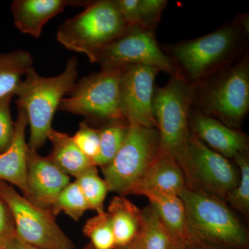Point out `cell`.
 <instances>
[{"instance_id":"1","label":"cell","mask_w":249,"mask_h":249,"mask_svg":"<svg viewBox=\"0 0 249 249\" xmlns=\"http://www.w3.org/2000/svg\"><path fill=\"white\" fill-rule=\"evenodd\" d=\"M78 78V61L75 57L67 60L65 70L58 76H41L34 68L25 74L18 85L15 96L18 107L27 114L30 127L28 147L31 150L42 148L52 130V121L63 96L70 93Z\"/></svg>"},{"instance_id":"2","label":"cell","mask_w":249,"mask_h":249,"mask_svg":"<svg viewBox=\"0 0 249 249\" xmlns=\"http://www.w3.org/2000/svg\"><path fill=\"white\" fill-rule=\"evenodd\" d=\"M195 89L180 75L155 90L153 109L160 147L177 160L189 185L188 142L189 114Z\"/></svg>"},{"instance_id":"3","label":"cell","mask_w":249,"mask_h":249,"mask_svg":"<svg viewBox=\"0 0 249 249\" xmlns=\"http://www.w3.org/2000/svg\"><path fill=\"white\" fill-rule=\"evenodd\" d=\"M178 196L184 204L187 229L193 244L206 240L242 247L248 243L245 227L222 202L187 187Z\"/></svg>"},{"instance_id":"4","label":"cell","mask_w":249,"mask_h":249,"mask_svg":"<svg viewBox=\"0 0 249 249\" xmlns=\"http://www.w3.org/2000/svg\"><path fill=\"white\" fill-rule=\"evenodd\" d=\"M113 0L90 3L75 17L59 27L56 39L69 50L88 58L128 29Z\"/></svg>"},{"instance_id":"5","label":"cell","mask_w":249,"mask_h":249,"mask_svg":"<svg viewBox=\"0 0 249 249\" xmlns=\"http://www.w3.org/2000/svg\"><path fill=\"white\" fill-rule=\"evenodd\" d=\"M160 146L158 129L129 124L120 150L101 168L108 191L119 196L132 194Z\"/></svg>"},{"instance_id":"6","label":"cell","mask_w":249,"mask_h":249,"mask_svg":"<svg viewBox=\"0 0 249 249\" xmlns=\"http://www.w3.org/2000/svg\"><path fill=\"white\" fill-rule=\"evenodd\" d=\"M121 70H101L80 78L58 109L106 124L126 121L121 103Z\"/></svg>"},{"instance_id":"7","label":"cell","mask_w":249,"mask_h":249,"mask_svg":"<svg viewBox=\"0 0 249 249\" xmlns=\"http://www.w3.org/2000/svg\"><path fill=\"white\" fill-rule=\"evenodd\" d=\"M0 197L11 211L16 235L26 243L40 249H75L51 210L31 204L14 186L1 180Z\"/></svg>"},{"instance_id":"8","label":"cell","mask_w":249,"mask_h":249,"mask_svg":"<svg viewBox=\"0 0 249 249\" xmlns=\"http://www.w3.org/2000/svg\"><path fill=\"white\" fill-rule=\"evenodd\" d=\"M89 60L99 64L101 70L142 65L155 67L173 76L178 74L173 60L160 48L152 30L140 27L128 28L122 35L95 52Z\"/></svg>"},{"instance_id":"9","label":"cell","mask_w":249,"mask_h":249,"mask_svg":"<svg viewBox=\"0 0 249 249\" xmlns=\"http://www.w3.org/2000/svg\"><path fill=\"white\" fill-rule=\"evenodd\" d=\"M237 41L235 29L224 27L175 45L172 48V53L188 76L196 80L229 58Z\"/></svg>"},{"instance_id":"10","label":"cell","mask_w":249,"mask_h":249,"mask_svg":"<svg viewBox=\"0 0 249 249\" xmlns=\"http://www.w3.org/2000/svg\"><path fill=\"white\" fill-rule=\"evenodd\" d=\"M188 173L190 189L201 191L203 188L225 197L239 182L231 163L195 134H191L188 142Z\"/></svg>"},{"instance_id":"11","label":"cell","mask_w":249,"mask_h":249,"mask_svg":"<svg viewBox=\"0 0 249 249\" xmlns=\"http://www.w3.org/2000/svg\"><path fill=\"white\" fill-rule=\"evenodd\" d=\"M160 70L147 65L122 68L120 79L121 107L129 124L157 128L153 109L156 76Z\"/></svg>"},{"instance_id":"12","label":"cell","mask_w":249,"mask_h":249,"mask_svg":"<svg viewBox=\"0 0 249 249\" xmlns=\"http://www.w3.org/2000/svg\"><path fill=\"white\" fill-rule=\"evenodd\" d=\"M206 110L228 122H240L249 107V68L242 62L222 75L207 90Z\"/></svg>"},{"instance_id":"13","label":"cell","mask_w":249,"mask_h":249,"mask_svg":"<svg viewBox=\"0 0 249 249\" xmlns=\"http://www.w3.org/2000/svg\"><path fill=\"white\" fill-rule=\"evenodd\" d=\"M70 183V177L61 171L48 157L29 148L27 189L24 195L31 204L51 209L59 193Z\"/></svg>"},{"instance_id":"14","label":"cell","mask_w":249,"mask_h":249,"mask_svg":"<svg viewBox=\"0 0 249 249\" xmlns=\"http://www.w3.org/2000/svg\"><path fill=\"white\" fill-rule=\"evenodd\" d=\"M192 126L195 134L201 142L224 157L235 158L247 152L248 142L245 135L229 128L213 118L201 113H194Z\"/></svg>"},{"instance_id":"15","label":"cell","mask_w":249,"mask_h":249,"mask_svg":"<svg viewBox=\"0 0 249 249\" xmlns=\"http://www.w3.org/2000/svg\"><path fill=\"white\" fill-rule=\"evenodd\" d=\"M15 122V134L11 146L0 155V180L18 187L22 195L27 189V155L29 147L26 142L28 117L25 110L18 107Z\"/></svg>"},{"instance_id":"16","label":"cell","mask_w":249,"mask_h":249,"mask_svg":"<svg viewBox=\"0 0 249 249\" xmlns=\"http://www.w3.org/2000/svg\"><path fill=\"white\" fill-rule=\"evenodd\" d=\"M186 187V177L181 167L160 146L151 164L132 194L137 195L142 191H152L178 196Z\"/></svg>"},{"instance_id":"17","label":"cell","mask_w":249,"mask_h":249,"mask_svg":"<svg viewBox=\"0 0 249 249\" xmlns=\"http://www.w3.org/2000/svg\"><path fill=\"white\" fill-rule=\"evenodd\" d=\"M70 4L80 5V3L65 0H14L11 9L18 30L33 37H40L46 23Z\"/></svg>"},{"instance_id":"18","label":"cell","mask_w":249,"mask_h":249,"mask_svg":"<svg viewBox=\"0 0 249 249\" xmlns=\"http://www.w3.org/2000/svg\"><path fill=\"white\" fill-rule=\"evenodd\" d=\"M150 201L160 219L175 238L189 247L193 242L186 226V210L181 198L178 196L152 191H139Z\"/></svg>"},{"instance_id":"19","label":"cell","mask_w":249,"mask_h":249,"mask_svg":"<svg viewBox=\"0 0 249 249\" xmlns=\"http://www.w3.org/2000/svg\"><path fill=\"white\" fill-rule=\"evenodd\" d=\"M107 213L110 217L118 248L127 247L137 235L142 220V211L124 196L112 198Z\"/></svg>"},{"instance_id":"20","label":"cell","mask_w":249,"mask_h":249,"mask_svg":"<svg viewBox=\"0 0 249 249\" xmlns=\"http://www.w3.org/2000/svg\"><path fill=\"white\" fill-rule=\"evenodd\" d=\"M48 140L52 145L49 158L68 176L75 178L93 165L91 160L77 147L70 134L52 129Z\"/></svg>"},{"instance_id":"21","label":"cell","mask_w":249,"mask_h":249,"mask_svg":"<svg viewBox=\"0 0 249 249\" xmlns=\"http://www.w3.org/2000/svg\"><path fill=\"white\" fill-rule=\"evenodd\" d=\"M175 239L150 206L142 210L139 231L129 246L133 249H170Z\"/></svg>"},{"instance_id":"22","label":"cell","mask_w":249,"mask_h":249,"mask_svg":"<svg viewBox=\"0 0 249 249\" xmlns=\"http://www.w3.org/2000/svg\"><path fill=\"white\" fill-rule=\"evenodd\" d=\"M32 56L27 51L0 53V98L15 96L21 77L33 66Z\"/></svg>"},{"instance_id":"23","label":"cell","mask_w":249,"mask_h":249,"mask_svg":"<svg viewBox=\"0 0 249 249\" xmlns=\"http://www.w3.org/2000/svg\"><path fill=\"white\" fill-rule=\"evenodd\" d=\"M129 125L126 121H111L99 129V152L93 165L102 168L110 163L124 143Z\"/></svg>"},{"instance_id":"24","label":"cell","mask_w":249,"mask_h":249,"mask_svg":"<svg viewBox=\"0 0 249 249\" xmlns=\"http://www.w3.org/2000/svg\"><path fill=\"white\" fill-rule=\"evenodd\" d=\"M50 210L55 217L62 212L78 222L85 213L91 209L84 194L74 181L67 185L59 193Z\"/></svg>"},{"instance_id":"25","label":"cell","mask_w":249,"mask_h":249,"mask_svg":"<svg viewBox=\"0 0 249 249\" xmlns=\"http://www.w3.org/2000/svg\"><path fill=\"white\" fill-rule=\"evenodd\" d=\"M80 189L89 205L90 209L97 213L104 212V201L108 188L104 178L99 176L95 165L89 167L75 178Z\"/></svg>"},{"instance_id":"26","label":"cell","mask_w":249,"mask_h":249,"mask_svg":"<svg viewBox=\"0 0 249 249\" xmlns=\"http://www.w3.org/2000/svg\"><path fill=\"white\" fill-rule=\"evenodd\" d=\"M83 232L89 239L93 249H116L114 232L107 212L97 213L89 218L83 226Z\"/></svg>"},{"instance_id":"27","label":"cell","mask_w":249,"mask_h":249,"mask_svg":"<svg viewBox=\"0 0 249 249\" xmlns=\"http://www.w3.org/2000/svg\"><path fill=\"white\" fill-rule=\"evenodd\" d=\"M240 170V179L237 186L229 192L226 198L235 209L247 214L249 211V163L246 153L235 157Z\"/></svg>"},{"instance_id":"28","label":"cell","mask_w":249,"mask_h":249,"mask_svg":"<svg viewBox=\"0 0 249 249\" xmlns=\"http://www.w3.org/2000/svg\"><path fill=\"white\" fill-rule=\"evenodd\" d=\"M72 139L82 153L93 163L99 152V129L93 128L86 122L80 123L78 130L72 136Z\"/></svg>"},{"instance_id":"29","label":"cell","mask_w":249,"mask_h":249,"mask_svg":"<svg viewBox=\"0 0 249 249\" xmlns=\"http://www.w3.org/2000/svg\"><path fill=\"white\" fill-rule=\"evenodd\" d=\"M14 96L0 98V155L9 148L15 134V122L12 120L10 104Z\"/></svg>"},{"instance_id":"30","label":"cell","mask_w":249,"mask_h":249,"mask_svg":"<svg viewBox=\"0 0 249 249\" xmlns=\"http://www.w3.org/2000/svg\"><path fill=\"white\" fill-rule=\"evenodd\" d=\"M167 4L166 0H139V14L142 27L152 30L160 20V15Z\"/></svg>"},{"instance_id":"31","label":"cell","mask_w":249,"mask_h":249,"mask_svg":"<svg viewBox=\"0 0 249 249\" xmlns=\"http://www.w3.org/2000/svg\"><path fill=\"white\" fill-rule=\"evenodd\" d=\"M16 234L12 214L9 206L0 197V249Z\"/></svg>"},{"instance_id":"32","label":"cell","mask_w":249,"mask_h":249,"mask_svg":"<svg viewBox=\"0 0 249 249\" xmlns=\"http://www.w3.org/2000/svg\"><path fill=\"white\" fill-rule=\"evenodd\" d=\"M121 17L129 27H142L139 17V0H113Z\"/></svg>"},{"instance_id":"33","label":"cell","mask_w":249,"mask_h":249,"mask_svg":"<svg viewBox=\"0 0 249 249\" xmlns=\"http://www.w3.org/2000/svg\"><path fill=\"white\" fill-rule=\"evenodd\" d=\"M2 249H40L26 243L19 239L17 235H15L6 244Z\"/></svg>"},{"instance_id":"34","label":"cell","mask_w":249,"mask_h":249,"mask_svg":"<svg viewBox=\"0 0 249 249\" xmlns=\"http://www.w3.org/2000/svg\"><path fill=\"white\" fill-rule=\"evenodd\" d=\"M170 249H188V247H186L183 242L178 239H175L174 241L173 246H172Z\"/></svg>"},{"instance_id":"35","label":"cell","mask_w":249,"mask_h":249,"mask_svg":"<svg viewBox=\"0 0 249 249\" xmlns=\"http://www.w3.org/2000/svg\"><path fill=\"white\" fill-rule=\"evenodd\" d=\"M201 249H220L215 248V247H204V248H201Z\"/></svg>"},{"instance_id":"36","label":"cell","mask_w":249,"mask_h":249,"mask_svg":"<svg viewBox=\"0 0 249 249\" xmlns=\"http://www.w3.org/2000/svg\"><path fill=\"white\" fill-rule=\"evenodd\" d=\"M84 249H93V247H91V245H88V246H87L86 247H85V248H84ZM116 249H122V248H116Z\"/></svg>"},{"instance_id":"37","label":"cell","mask_w":249,"mask_h":249,"mask_svg":"<svg viewBox=\"0 0 249 249\" xmlns=\"http://www.w3.org/2000/svg\"><path fill=\"white\" fill-rule=\"evenodd\" d=\"M122 249H133L130 246H127V247H122Z\"/></svg>"}]
</instances>
